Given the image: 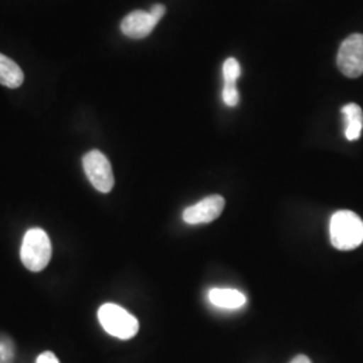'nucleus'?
Instances as JSON below:
<instances>
[{
  "label": "nucleus",
  "instance_id": "9d476101",
  "mask_svg": "<svg viewBox=\"0 0 363 363\" xmlns=\"http://www.w3.org/2000/svg\"><path fill=\"white\" fill-rule=\"evenodd\" d=\"M25 74L11 58L0 52V84L6 88L16 89L23 84Z\"/></svg>",
  "mask_w": 363,
  "mask_h": 363
},
{
  "label": "nucleus",
  "instance_id": "f8f14e48",
  "mask_svg": "<svg viewBox=\"0 0 363 363\" xmlns=\"http://www.w3.org/2000/svg\"><path fill=\"white\" fill-rule=\"evenodd\" d=\"M222 99L223 103L228 106H235L240 101V93L235 88V84H225L222 91Z\"/></svg>",
  "mask_w": 363,
  "mask_h": 363
},
{
  "label": "nucleus",
  "instance_id": "39448f33",
  "mask_svg": "<svg viewBox=\"0 0 363 363\" xmlns=\"http://www.w3.org/2000/svg\"><path fill=\"white\" fill-rule=\"evenodd\" d=\"M337 67L346 77H361L363 74V34H352L339 48Z\"/></svg>",
  "mask_w": 363,
  "mask_h": 363
},
{
  "label": "nucleus",
  "instance_id": "0eeeda50",
  "mask_svg": "<svg viewBox=\"0 0 363 363\" xmlns=\"http://www.w3.org/2000/svg\"><path fill=\"white\" fill-rule=\"evenodd\" d=\"M159 21L150 11L136 10L128 13L121 22V31L125 37L132 39H143L148 37L155 28Z\"/></svg>",
  "mask_w": 363,
  "mask_h": 363
},
{
  "label": "nucleus",
  "instance_id": "9b49d317",
  "mask_svg": "<svg viewBox=\"0 0 363 363\" xmlns=\"http://www.w3.org/2000/svg\"><path fill=\"white\" fill-rule=\"evenodd\" d=\"M222 72H223L225 84H235L237 79L241 76V66H240L237 60L228 58L223 64Z\"/></svg>",
  "mask_w": 363,
  "mask_h": 363
},
{
  "label": "nucleus",
  "instance_id": "2eb2a0df",
  "mask_svg": "<svg viewBox=\"0 0 363 363\" xmlns=\"http://www.w3.org/2000/svg\"><path fill=\"white\" fill-rule=\"evenodd\" d=\"M291 363H312L310 361V358L308 357H306V355H298V357H295L294 359H292V362Z\"/></svg>",
  "mask_w": 363,
  "mask_h": 363
},
{
  "label": "nucleus",
  "instance_id": "f257e3e1",
  "mask_svg": "<svg viewBox=\"0 0 363 363\" xmlns=\"http://www.w3.org/2000/svg\"><path fill=\"white\" fill-rule=\"evenodd\" d=\"M333 247L339 250H352L363 242V220L350 210L337 211L330 222Z\"/></svg>",
  "mask_w": 363,
  "mask_h": 363
},
{
  "label": "nucleus",
  "instance_id": "423d86ee",
  "mask_svg": "<svg viewBox=\"0 0 363 363\" xmlns=\"http://www.w3.org/2000/svg\"><path fill=\"white\" fill-rule=\"evenodd\" d=\"M225 208V199L220 195H210L201 202L183 211V220L190 225L208 223L217 220Z\"/></svg>",
  "mask_w": 363,
  "mask_h": 363
},
{
  "label": "nucleus",
  "instance_id": "7ed1b4c3",
  "mask_svg": "<svg viewBox=\"0 0 363 363\" xmlns=\"http://www.w3.org/2000/svg\"><path fill=\"white\" fill-rule=\"evenodd\" d=\"M99 320L109 335L123 340L135 337L139 331L138 319L113 303H105L100 307Z\"/></svg>",
  "mask_w": 363,
  "mask_h": 363
},
{
  "label": "nucleus",
  "instance_id": "1a4fd4ad",
  "mask_svg": "<svg viewBox=\"0 0 363 363\" xmlns=\"http://www.w3.org/2000/svg\"><path fill=\"white\" fill-rule=\"evenodd\" d=\"M345 116V136L347 140L354 142L361 138L363 130V112L358 104H347L342 108Z\"/></svg>",
  "mask_w": 363,
  "mask_h": 363
},
{
  "label": "nucleus",
  "instance_id": "ddd939ff",
  "mask_svg": "<svg viewBox=\"0 0 363 363\" xmlns=\"http://www.w3.org/2000/svg\"><path fill=\"white\" fill-rule=\"evenodd\" d=\"M37 363H60L58 358L55 357V354L52 351H46V352H42L37 358Z\"/></svg>",
  "mask_w": 363,
  "mask_h": 363
},
{
  "label": "nucleus",
  "instance_id": "f03ea898",
  "mask_svg": "<svg viewBox=\"0 0 363 363\" xmlns=\"http://www.w3.org/2000/svg\"><path fill=\"white\" fill-rule=\"evenodd\" d=\"M52 253V241L45 230L34 228L25 234L21 247V259L28 271H43L50 262Z\"/></svg>",
  "mask_w": 363,
  "mask_h": 363
},
{
  "label": "nucleus",
  "instance_id": "20e7f679",
  "mask_svg": "<svg viewBox=\"0 0 363 363\" xmlns=\"http://www.w3.org/2000/svg\"><path fill=\"white\" fill-rule=\"evenodd\" d=\"M82 166L91 186L97 191L106 194L113 189V169L108 157L103 152H100L99 150H91L82 157Z\"/></svg>",
  "mask_w": 363,
  "mask_h": 363
},
{
  "label": "nucleus",
  "instance_id": "6e6552de",
  "mask_svg": "<svg viewBox=\"0 0 363 363\" xmlns=\"http://www.w3.org/2000/svg\"><path fill=\"white\" fill-rule=\"evenodd\" d=\"M208 300L216 307L225 308V310H237L245 306L247 296L237 289L214 288L208 292Z\"/></svg>",
  "mask_w": 363,
  "mask_h": 363
},
{
  "label": "nucleus",
  "instance_id": "4468645a",
  "mask_svg": "<svg viewBox=\"0 0 363 363\" xmlns=\"http://www.w3.org/2000/svg\"><path fill=\"white\" fill-rule=\"evenodd\" d=\"M150 13H151V15H152L154 18H156L157 21H160V19L164 16V13H166V7H164L163 4H155V6L151 7Z\"/></svg>",
  "mask_w": 363,
  "mask_h": 363
}]
</instances>
